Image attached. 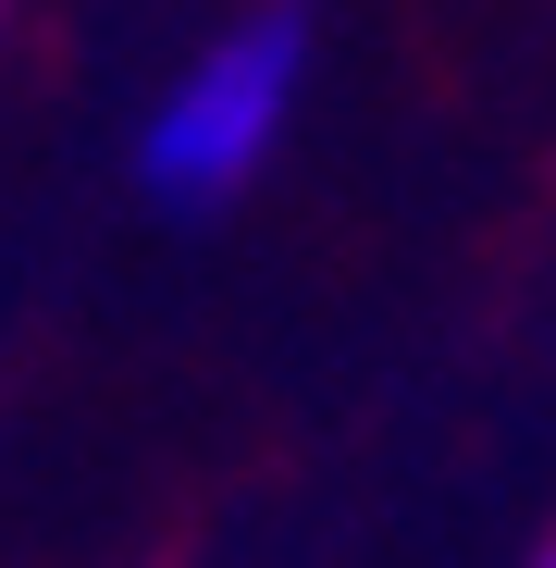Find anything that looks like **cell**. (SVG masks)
Instances as JSON below:
<instances>
[{"label":"cell","instance_id":"cell-2","mask_svg":"<svg viewBox=\"0 0 556 568\" xmlns=\"http://www.w3.org/2000/svg\"><path fill=\"white\" fill-rule=\"evenodd\" d=\"M532 568H556V531H544V556H532Z\"/></svg>","mask_w":556,"mask_h":568},{"label":"cell","instance_id":"cell-1","mask_svg":"<svg viewBox=\"0 0 556 568\" xmlns=\"http://www.w3.org/2000/svg\"><path fill=\"white\" fill-rule=\"evenodd\" d=\"M297 87H310V13L297 0H260V13H235L223 38H199L185 50V74L149 100V124H137V185L161 211H223V199H247L260 185V161L285 149V124H297Z\"/></svg>","mask_w":556,"mask_h":568}]
</instances>
